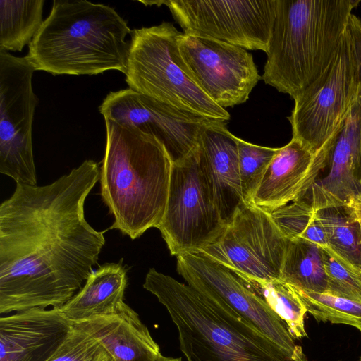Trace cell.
<instances>
[{
	"label": "cell",
	"mask_w": 361,
	"mask_h": 361,
	"mask_svg": "<svg viewBox=\"0 0 361 361\" xmlns=\"http://www.w3.org/2000/svg\"><path fill=\"white\" fill-rule=\"evenodd\" d=\"M99 172L87 159L49 185L16 184L1 204V314L61 307L85 285L105 243L85 216Z\"/></svg>",
	"instance_id": "obj_1"
},
{
	"label": "cell",
	"mask_w": 361,
	"mask_h": 361,
	"mask_svg": "<svg viewBox=\"0 0 361 361\" xmlns=\"http://www.w3.org/2000/svg\"><path fill=\"white\" fill-rule=\"evenodd\" d=\"M104 121L101 197L114 218L109 228L135 240L163 219L173 163L154 137L131 125Z\"/></svg>",
	"instance_id": "obj_2"
},
{
	"label": "cell",
	"mask_w": 361,
	"mask_h": 361,
	"mask_svg": "<svg viewBox=\"0 0 361 361\" xmlns=\"http://www.w3.org/2000/svg\"><path fill=\"white\" fill-rule=\"evenodd\" d=\"M132 30L114 8L86 0L53 1L25 56L35 71L56 75L125 74Z\"/></svg>",
	"instance_id": "obj_3"
},
{
	"label": "cell",
	"mask_w": 361,
	"mask_h": 361,
	"mask_svg": "<svg viewBox=\"0 0 361 361\" xmlns=\"http://www.w3.org/2000/svg\"><path fill=\"white\" fill-rule=\"evenodd\" d=\"M360 0H277L262 79L293 99L336 59Z\"/></svg>",
	"instance_id": "obj_4"
},
{
	"label": "cell",
	"mask_w": 361,
	"mask_h": 361,
	"mask_svg": "<svg viewBox=\"0 0 361 361\" xmlns=\"http://www.w3.org/2000/svg\"><path fill=\"white\" fill-rule=\"evenodd\" d=\"M143 287L166 307L187 361H290L254 325L188 284L151 268Z\"/></svg>",
	"instance_id": "obj_5"
},
{
	"label": "cell",
	"mask_w": 361,
	"mask_h": 361,
	"mask_svg": "<svg viewBox=\"0 0 361 361\" xmlns=\"http://www.w3.org/2000/svg\"><path fill=\"white\" fill-rule=\"evenodd\" d=\"M183 32L169 22L132 30L125 73L128 88L178 110L226 122L217 105L188 74L178 49Z\"/></svg>",
	"instance_id": "obj_6"
},
{
	"label": "cell",
	"mask_w": 361,
	"mask_h": 361,
	"mask_svg": "<svg viewBox=\"0 0 361 361\" xmlns=\"http://www.w3.org/2000/svg\"><path fill=\"white\" fill-rule=\"evenodd\" d=\"M360 89L358 61L348 27L326 71L293 98L288 118L292 138L314 153L330 150Z\"/></svg>",
	"instance_id": "obj_7"
},
{
	"label": "cell",
	"mask_w": 361,
	"mask_h": 361,
	"mask_svg": "<svg viewBox=\"0 0 361 361\" xmlns=\"http://www.w3.org/2000/svg\"><path fill=\"white\" fill-rule=\"evenodd\" d=\"M226 228L197 147L173 164L165 213L157 228L171 255L178 257L200 253L217 242Z\"/></svg>",
	"instance_id": "obj_8"
},
{
	"label": "cell",
	"mask_w": 361,
	"mask_h": 361,
	"mask_svg": "<svg viewBox=\"0 0 361 361\" xmlns=\"http://www.w3.org/2000/svg\"><path fill=\"white\" fill-rule=\"evenodd\" d=\"M177 271L206 298L226 305L272 341L290 361H308L285 322L235 271L197 254L176 257Z\"/></svg>",
	"instance_id": "obj_9"
},
{
	"label": "cell",
	"mask_w": 361,
	"mask_h": 361,
	"mask_svg": "<svg viewBox=\"0 0 361 361\" xmlns=\"http://www.w3.org/2000/svg\"><path fill=\"white\" fill-rule=\"evenodd\" d=\"M166 5L184 33L209 37L246 50L269 49L277 0H168Z\"/></svg>",
	"instance_id": "obj_10"
},
{
	"label": "cell",
	"mask_w": 361,
	"mask_h": 361,
	"mask_svg": "<svg viewBox=\"0 0 361 361\" xmlns=\"http://www.w3.org/2000/svg\"><path fill=\"white\" fill-rule=\"evenodd\" d=\"M34 67L25 56L0 49V173L16 184L37 185L32 123L38 98Z\"/></svg>",
	"instance_id": "obj_11"
},
{
	"label": "cell",
	"mask_w": 361,
	"mask_h": 361,
	"mask_svg": "<svg viewBox=\"0 0 361 361\" xmlns=\"http://www.w3.org/2000/svg\"><path fill=\"white\" fill-rule=\"evenodd\" d=\"M288 240L271 214L243 204L221 238L200 254L247 279L271 281L281 279Z\"/></svg>",
	"instance_id": "obj_12"
},
{
	"label": "cell",
	"mask_w": 361,
	"mask_h": 361,
	"mask_svg": "<svg viewBox=\"0 0 361 361\" xmlns=\"http://www.w3.org/2000/svg\"><path fill=\"white\" fill-rule=\"evenodd\" d=\"M178 49L188 74L224 109L245 102L262 79L252 54L240 47L183 32Z\"/></svg>",
	"instance_id": "obj_13"
},
{
	"label": "cell",
	"mask_w": 361,
	"mask_h": 361,
	"mask_svg": "<svg viewBox=\"0 0 361 361\" xmlns=\"http://www.w3.org/2000/svg\"><path fill=\"white\" fill-rule=\"evenodd\" d=\"M99 110L104 119L131 125L157 138L173 164L193 153L202 129L217 121L178 110L130 88L109 92Z\"/></svg>",
	"instance_id": "obj_14"
},
{
	"label": "cell",
	"mask_w": 361,
	"mask_h": 361,
	"mask_svg": "<svg viewBox=\"0 0 361 361\" xmlns=\"http://www.w3.org/2000/svg\"><path fill=\"white\" fill-rule=\"evenodd\" d=\"M74 328L60 307L33 308L0 318V361H48Z\"/></svg>",
	"instance_id": "obj_15"
},
{
	"label": "cell",
	"mask_w": 361,
	"mask_h": 361,
	"mask_svg": "<svg viewBox=\"0 0 361 361\" xmlns=\"http://www.w3.org/2000/svg\"><path fill=\"white\" fill-rule=\"evenodd\" d=\"M361 158V89L329 153L327 174L318 178L300 199L315 210L349 204L357 193V171Z\"/></svg>",
	"instance_id": "obj_16"
},
{
	"label": "cell",
	"mask_w": 361,
	"mask_h": 361,
	"mask_svg": "<svg viewBox=\"0 0 361 361\" xmlns=\"http://www.w3.org/2000/svg\"><path fill=\"white\" fill-rule=\"evenodd\" d=\"M331 149L314 153L293 138L278 148L257 190L252 204L271 214L301 198L326 168Z\"/></svg>",
	"instance_id": "obj_17"
},
{
	"label": "cell",
	"mask_w": 361,
	"mask_h": 361,
	"mask_svg": "<svg viewBox=\"0 0 361 361\" xmlns=\"http://www.w3.org/2000/svg\"><path fill=\"white\" fill-rule=\"evenodd\" d=\"M237 137L225 122L213 121L202 130L198 151L211 180L216 207L227 226L243 204Z\"/></svg>",
	"instance_id": "obj_18"
},
{
	"label": "cell",
	"mask_w": 361,
	"mask_h": 361,
	"mask_svg": "<svg viewBox=\"0 0 361 361\" xmlns=\"http://www.w3.org/2000/svg\"><path fill=\"white\" fill-rule=\"evenodd\" d=\"M73 325L96 339L114 361H161L164 357L147 327L125 302L115 313Z\"/></svg>",
	"instance_id": "obj_19"
},
{
	"label": "cell",
	"mask_w": 361,
	"mask_h": 361,
	"mask_svg": "<svg viewBox=\"0 0 361 361\" xmlns=\"http://www.w3.org/2000/svg\"><path fill=\"white\" fill-rule=\"evenodd\" d=\"M123 259L99 267L82 288L64 305L63 314L73 323L109 315L124 303L127 271Z\"/></svg>",
	"instance_id": "obj_20"
},
{
	"label": "cell",
	"mask_w": 361,
	"mask_h": 361,
	"mask_svg": "<svg viewBox=\"0 0 361 361\" xmlns=\"http://www.w3.org/2000/svg\"><path fill=\"white\" fill-rule=\"evenodd\" d=\"M281 279L301 290L326 293L328 281L322 247L302 239L289 240Z\"/></svg>",
	"instance_id": "obj_21"
},
{
	"label": "cell",
	"mask_w": 361,
	"mask_h": 361,
	"mask_svg": "<svg viewBox=\"0 0 361 361\" xmlns=\"http://www.w3.org/2000/svg\"><path fill=\"white\" fill-rule=\"evenodd\" d=\"M44 1L0 0V49L21 51L41 27Z\"/></svg>",
	"instance_id": "obj_22"
},
{
	"label": "cell",
	"mask_w": 361,
	"mask_h": 361,
	"mask_svg": "<svg viewBox=\"0 0 361 361\" xmlns=\"http://www.w3.org/2000/svg\"><path fill=\"white\" fill-rule=\"evenodd\" d=\"M326 233L328 246L361 271L360 222L350 204L316 211Z\"/></svg>",
	"instance_id": "obj_23"
},
{
	"label": "cell",
	"mask_w": 361,
	"mask_h": 361,
	"mask_svg": "<svg viewBox=\"0 0 361 361\" xmlns=\"http://www.w3.org/2000/svg\"><path fill=\"white\" fill-rule=\"evenodd\" d=\"M247 279L254 290L285 322L293 338L307 336L305 328L307 312L293 286L281 279L271 281Z\"/></svg>",
	"instance_id": "obj_24"
},
{
	"label": "cell",
	"mask_w": 361,
	"mask_h": 361,
	"mask_svg": "<svg viewBox=\"0 0 361 361\" xmlns=\"http://www.w3.org/2000/svg\"><path fill=\"white\" fill-rule=\"evenodd\" d=\"M271 214L288 239H302L321 247L328 245L326 233L316 211L305 200H295Z\"/></svg>",
	"instance_id": "obj_25"
},
{
	"label": "cell",
	"mask_w": 361,
	"mask_h": 361,
	"mask_svg": "<svg viewBox=\"0 0 361 361\" xmlns=\"http://www.w3.org/2000/svg\"><path fill=\"white\" fill-rule=\"evenodd\" d=\"M293 288L307 312L317 322L350 325L361 333L360 302L327 293L307 292Z\"/></svg>",
	"instance_id": "obj_26"
},
{
	"label": "cell",
	"mask_w": 361,
	"mask_h": 361,
	"mask_svg": "<svg viewBox=\"0 0 361 361\" xmlns=\"http://www.w3.org/2000/svg\"><path fill=\"white\" fill-rule=\"evenodd\" d=\"M243 202L252 204L254 196L278 148L256 145L237 138Z\"/></svg>",
	"instance_id": "obj_27"
},
{
	"label": "cell",
	"mask_w": 361,
	"mask_h": 361,
	"mask_svg": "<svg viewBox=\"0 0 361 361\" xmlns=\"http://www.w3.org/2000/svg\"><path fill=\"white\" fill-rule=\"evenodd\" d=\"M322 249L328 281L326 293L361 303V271L328 245Z\"/></svg>",
	"instance_id": "obj_28"
},
{
	"label": "cell",
	"mask_w": 361,
	"mask_h": 361,
	"mask_svg": "<svg viewBox=\"0 0 361 361\" xmlns=\"http://www.w3.org/2000/svg\"><path fill=\"white\" fill-rule=\"evenodd\" d=\"M109 357V354L96 339L74 326L62 345L48 361H107Z\"/></svg>",
	"instance_id": "obj_29"
},
{
	"label": "cell",
	"mask_w": 361,
	"mask_h": 361,
	"mask_svg": "<svg viewBox=\"0 0 361 361\" xmlns=\"http://www.w3.org/2000/svg\"><path fill=\"white\" fill-rule=\"evenodd\" d=\"M348 27L353 38L361 76V19L352 14ZM357 180L361 179V158L357 171Z\"/></svg>",
	"instance_id": "obj_30"
},
{
	"label": "cell",
	"mask_w": 361,
	"mask_h": 361,
	"mask_svg": "<svg viewBox=\"0 0 361 361\" xmlns=\"http://www.w3.org/2000/svg\"><path fill=\"white\" fill-rule=\"evenodd\" d=\"M349 204L353 207L358 220L361 222V202H353Z\"/></svg>",
	"instance_id": "obj_31"
},
{
	"label": "cell",
	"mask_w": 361,
	"mask_h": 361,
	"mask_svg": "<svg viewBox=\"0 0 361 361\" xmlns=\"http://www.w3.org/2000/svg\"><path fill=\"white\" fill-rule=\"evenodd\" d=\"M357 183H358L357 193V195H356L355 198L354 199V200L351 202H361V179H359L357 180Z\"/></svg>",
	"instance_id": "obj_32"
},
{
	"label": "cell",
	"mask_w": 361,
	"mask_h": 361,
	"mask_svg": "<svg viewBox=\"0 0 361 361\" xmlns=\"http://www.w3.org/2000/svg\"><path fill=\"white\" fill-rule=\"evenodd\" d=\"M161 361H183L181 357L173 358V357H164Z\"/></svg>",
	"instance_id": "obj_33"
},
{
	"label": "cell",
	"mask_w": 361,
	"mask_h": 361,
	"mask_svg": "<svg viewBox=\"0 0 361 361\" xmlns=\"http://www.w3.org/2000/svg\"><path fill=\"white\" fill-rule=\"evenodd\" d=\"M360 222V243H361V222L359 221Z\"/></svg>",
	"instance_id": "obj_34"
},
{
	"label": "cell",
	"mask_w": 361,
	"mask_h": 361,
	"mask_svg": "<svg viewBox=\"0 0 361 361\" xmlns=\"http://www.w3.org/2000/svg\"><path fill=\"white\" fill-rule=\"evenodd\" d=\"M107 361H114V360H112V358L109 356V359H108V360H107Z\"/></svg>",
	"instance_id": "obj_35"
},
{
	"label": "cell",
	"mask_w": 361,
	"mask_h": 361,
	"mask_svg": "<svg viewBox=\"0 0 361 361\" xmlns=\"http://www.w3.org/2000/svg\"><path fill=\"white\" fill-rule=\"evenodd\" d=\"M359 361H361V357L360 358Z\"/></svg>",
	"instance_id": "obj_36"
}]
</instances>
